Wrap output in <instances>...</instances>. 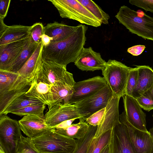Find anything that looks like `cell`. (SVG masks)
I'll list each match as a JSON object with an SVG mask.
<instances>
[{"mask_svg": "<svg viewBox=\"0 0 153 153\" xmlns=\"http://www.w3.org/2000/svg\"><path fill=\"white\" fill-rule=\"evenodd\" d=\"M142 108L147 111L153 109V100L143 95L136 99Z\"/></svg>", "mask_w": 153, "mask_h": 153, "instance_id": "8d00e7d4", "label": "cell"}, {"mask_svg": "<svg viewBox=\"0 0 153 153\" xmlns=\"http://www.w3.org/2000/svg\"><path fill=\"white\" fill-rule=\"evenodd\" d=\"M138 74L137 82L132 97L136 99L153 86V70L147 65H136Z\"/></svg>", "mask_w": 153, "mask_h": 153, "instance_id": "d6986e66", "label": "cell"}, {"mask_svg": "<svg viewBox=\"0 0 153 153\" xmlns=\"http://www.w3.org/2000/svg\"><path fill=\"white\" fill-rule=\"evenodd\" d=\"M88 9L102 23L107 25L110 19L109 15L94 1L91 0H78Z\"/></svg>", "mask_w": 153, "mask_h": 153, "instance_id": "83f0119b", "label": "cell"}, {"mask_svg": "<svg viewBox=\"0 0 153 153\" xmlns=\"http://www.w3.org/2000/svg\"><path fill=\"white\" fill-rule=\"evenodd\" d=\"M74 63L82 71H93L103 70L106 62L102 58L100 53L95 51L90 47L83 48Z\"/></svg>", "mask_w": 153, "mask_h": 153, "instance_id": "2e32d148", "label": "cell"}, {"mask_svg": "<svg viewBox=\"0 0 153 153\" xmlns=\"http://www.w3.org/2000/svg\"><path fill=\"white\" fill-rule=\"evenodd\" d=\"M113 96L111 89L107 85L94 94L74 104L81 119L85 121L96 112L105 108Z\"/></svg>", "mask_w": 153, "mask_h": 153, "instance_id": "ba28073f", "label": "cell"}, {"mask_svg": "<svg viewBox=\"0 0 153 153\" xmlns=\"http://www.w3.org/2000/svg\"><path fill=\"white\" fill-rule=\"evenodd\" d=\"M130 68L115 60L109 59L102 71L103 77L113 96L121 97L125 95Z\"/></svg>", "mask_w": 153, "mask_h": 153, "instance_id": "5b68a950", "label": "cell"}, {"mask_svg": "<svg viewBox=\"0 0 153 153\" xmlns=\"http://www.w3.org/2000/svg\"><path fill=\"white\" fill-rule=\"evenodd\" d=\"M32 140L35 147L42 153L57 152L72 153L76 144V139L58 134L52 129Z\"/></svg>", "mask_w": 153, "mask_h": 153, "instance_id": "8992f818", "label": "cell"}, {"mask_svg": "<svg viewBox=\"0 0 153 153\" xmlns=\"http://www.w3.org/2000/svg\"><path fill=\"white\" fill-rule=\"evenodd\" d=\"M10 0H1L0 1V18L4 19L7 15Z\"/></svg>", "mask_w": 153, "mask_h": 153, "instance_id": "74e56055", "label": "cell"}, {"mask_svg": "<svg viewBox=\"0 0 153 153\" xmlns=\"http://www.w3.org/2000/svg\"><path fill=\"white\" fill-rule=\"evenodd\" d=\"M44 34V27L41 23H36L31 26L30 34L34 42L38 43L41 42V36Z\"/></svg>", "mask_w": 153, "mask_h": 153, "instance_id": "836d02e7", "label": "cell"}, {"mask_svg": "<svg viewBox=\"0 0 153 153\" xmlns=\"http://www.w3.org/2000/svg\"><path fill=\"white\" fill-rule=\"evenodd\" d=\"M112 129L103 134L98 139L95 146L88 149L86 153H100L104 148L110 142Z\"/></svg>", "mask_w": 153, "mask_h": 153, "instance_id": "1f68e13d", "label": "cell"}, {"mask_svg": "<svg viewBox=\"0 0 153 153\" xmlns=\"http://www.w3.org/2000/svg\"><path fill=\"white\" fill-rule=\"evenodd\" d=\"M31 39L30 35L25 39L0 45V70L7 71Z\"/></svg>", "mask_w": 153, "mask_h": 153, "instance_id": "e0dca14e", "label": "cell"}, {"mask_svg": "<svg viewBox=\"0 0 153 153\" xmlns=\"http://www.w3.org/2000/svg\"><path fill=\"white\" fill-rule=\"evenodd\" d=\"M138 74V70L137 67L130 68L126 87V95L132 97V93L137 85Z\"/></svg>", "mask_w": 153, "mask_h": 153, "instance_id": "d6a6232c", "label": "cell"}, {"mask_svg": "<svg viewBox=\"0 0 153 153\" xmlns=\"http://www.w3.org/2000/svg\"><path fill=\"white\" fill-rule=\"evenodd\" d=\"M44 47V45L42 42L39 43L32 56L17 73L26 77H34L33 74L35 70L43 59Z\"/></svg>", "mask_w": 153, "mask_h": 153, "instance_id": "d4e9b609", "label": "cell"}, {"mask_svg": "<svg viewBox=\"0 0 153 153\" xmlns=\"http://www.w3.org/2000/svg\"><path fill=\"white\" fill-rule=\"evenodd\" d=\"M152 116H153V115H152Z\"/></svg>", "mask_w": 153, "mask_h": 153, "instance_id": "681fc988", "label": "cell"}, {"mask_svg": "<svg viewBox=\"0 0 153 153\" xmlns=\"http://www.w3.org/2000/svg\"><path fill=\"white\" fill-rule=\"evenodd\" d=\"M79 120V123L72 124L67 128H53L52 129L55 132L67 137L76 139L82 138L88 132L90 125L82 119L80 118Z\"/></svg>", "mask_w": 153, "mask_h": 153, "instance_id": "cb8c5ba5", "label": "cell"}, {"mask_svg": "<svg viewBox=\"0 0 153 153\" xmlns=\"http://www.w3.org/2000/svg\"><path fill=\"white\" fill-rule=\"evenodd\" d=\"M31 26L13 25L8 26L0 35V45L25 39L30 36Z\"/></svg>", "mask_w": 153, "mask_h": 153, "instance_id": "44dd1931", "label": "cell"}, {"mask_svg": "<svg viewBox=\"0 0 153 153\" xmlns=\"http://www.w3.org/2000/svg\"><path fill=\"white\" fill-rule=\"evenodd\" d=\"M110 144L111 153H136L127 126L120 122L112 128Z\"/></svg>", "mask_w": 153, "mask_h": 153, "instance_id": "5bb4252c", "label": "cell"}, {"mask_svg": "<svg viewBox=\"0 0 153 153\" xmlns=\"http://www.w3.org/2000/svg\"><path fill=\"white\" fill-rule=\"evenodd\" d=\"M74 84L53 85L51 88V100L49 108L56 104H69L73 92Z\"/></svg>", "mask_w": 153, "mask_h": 153, "instance_id": "603a6c76", "label": "cell"}, {"mask_svg": "<svg viewBox=\"0 0 153 153\" xmlns=\"http://www.w3.org/2000/svg\"><path fill=\"white\" fill-rule=\"evenodd\" d=\"M58 10L60 16L81 23L97 27L102 23L78 0H48Z\"/></svg>", "mask_w": 153, "mask_h": 153, "instance_id": "277c9868", "label": "cell"}, {"mask_svg": "<svg viewBox=\"0 0 153 153\" xmlns=\"http://www.w3.org/2000/svg\"><path fill=\"white\" fill-rule=\"evenodd\" d=\"M18 152L19 153H42L35 147L32 139L22 134L18 143Z\"/></svg>", "mask_w": 153, "mask_h": 153, "instance_id": "4dcf8cb0", "label": "cell"}, {"mask_svg": "<svg viewBox=\"0 0 153 153\" xmlns=\"http://www.w3.org/2000/svg\"><path fill=\"white\" fill-rule=\"evenodd\" d=\"M4 19L0 18V35L4 32L8 26L6 25L4 23Z\"/></svg>", "mask_w": 153, "mask_h": 153, "instance_id": "b9f144b4", "label": "cell"}, {"mask_svg": "<svg viewBox=\"0 0 153 153\" xmlns=\"http://www.w3.org/2000/svg\"><path fill=\"white\" fill-rule=\"evenodd\" d=\"M52 85L42 82H34L25 95L39 100L49 108L51 100Z\"/></svg>", "mask_w": 153, "mask_h": 153, "instance_id": "7402d4cb", "label": "cell"}, {"mask_svg": "<svg viewBox=\"0 0 153 153\" xmlns=\"http://www.w3.org/2000/svg\"><path fill=\"white\" fill-rule=\"evenodd\" d=\"M18 121L5 114L0 115V147L5 153H17L22 135Z\"/></svg>", "mask_w": 153, "mask_h": 153, "instance_id": "52a82bcc", "label": "cell"}, {"mask_svg": "<svg viewBox=\"0 0 153 153\" xmlns=\"http://www.w3.org/2000/svg\"><path fill=\"white\" fill-rule=\"evenodd\" d=\"M129 2L146 11L153 13V0H130Z\"/></svg>", "mask_w": 153, "mask_h": 153, "instance_id": "d590c367", "label": "cell"}, {"mask_svg": "<svg viewBox=\"0 0 153 153\" xmlns=\"http://www.w3.org/2000/svg\"><path fill=\"white\" fill-rule=\"evenodd\" d=\"M19 153L18 152V153Z\"/></svg>", "mask_w": 153, "mask_h": 153, "instance_id": "c3c4849f", "label": "cell"}, {"mask_svg": "<svg viewBox=\"0 0 153 153\" xmlns=\"http://www.w3.org/2000/svg\"><path fill=\"white\" fill-rule=\"evenodd\" d=\"M149 132L152 135L153 139V145L151 153H153V128H150Z\"/></svg>", "mask_w": 153, "mask_h": 153, "instance_id": "f6af8a7d", "label": "cell"}, {"mask_svg": "<svg viewBox=\"0 0 153 153\" xmlns=\"http://www.w3.org/2000/svg\"><path fill=\"white\" fill-rule=\"evenodd\" d=\"M143 96L153 100V86L149 90L144 93Z\"/></svg>", "mask_w": 153, "mask_h": 153, "instance_id": "7bdbcfd3", "label": "cell"}, {"mask_svg": "<svg viewBox=\"0 0 153 153\" xmlns=\"http://www.w3.org/2000/svg\"><path fill=\"white\" fill-rule=\"evenodd\" d=\"M0 153H5L2 148L0 147Z\"/></svg>", "mask_w": 153, "mask_h": 153, "instance_id": "7dc6e473", "label": "cell"}, {"mask_svg": "<svg viewBox=\"0 0 153 153\" xmlns=\"http://www.w3.org/2000/svg\"><path fill=\"white\" fill-rule=\"evenodd\" d=\"M97 128V126L90 125L89 129L85 136L82 138L76 139V144L72 153H86Z\"/></svg>", "mask_w": 153, "mask_h": 153, "instance_id": "f1b7e54d", "label": "cell"}, {"mask_svg": "<svg viewBox=\"0 0 153 153\" xmlns=\"http://www.w3.org/2000/svg\"><path fill=\"white\" fill-rule=\"evenodd\" d=\"M18 122L21 130L27 137L32 139L43 134L52 129L46 124L45 116L25 115Z\"/></svg>", "mask_w": 153, "mask_h": 153, "instance_id": "ac0fdd59", "label": "cell"}, {"mask_svg": "<svg viewBox=\"0 0 153 153\" xmlns=\"http://www.w3.org/2000/svg\"><path fill=\"white\" fill-rule=\"evenodd\" d=\"M87 28L85 25H79L74 32L66 39L51 42L48 45L44 46L43 59L66 65L74 62L85 44Z\"/></svg>", "mask_w": 153, "mask_h": 153, "instance_id": "6da1fadb", "label": "cell"}, {"mask_svg": "<svg viewBox=\"0 0 153 153\" xmlns=\"http://www.w3.org/2000/svg\"><path fill=\"white\" fill-rule=\"evenodd\" d=\"M77 27L68 25L56 22L48 23L44 27L45 34L52 39L51 42L64 40L72 34Z\"/></svg>", "mask_w": 153, "mask_h": 153, "instance_id": "ffe728a7", "label": "cell"}, {"mask_svg": "<svg viewBox=\"0 0 153 153\" xmlns=\"http://www.w3.org/2000/svg\"><path fill=\"white\" fill-rule=\"evenodd\" d=\"M46 105L44 103H41L29 106L14 111L11 113L19 116L34 115L44 116V111L46 107Z\"/></svg>", "mask_w": 153, "mask_h": 153, "instance_id": "f546056e", "label": "cell"}, {"mask_svg": "<svg viewBox=\"0 0 153 153\" xmlns=\"http://www.w3.org/2000/svg\"><path fill=\"white\" fill-rule=\"evenodd\" d=\"M33 80L34 77H26L20 74L14 82L0 93V114L11 102L29 89Z\"/></svg>", "mask_w": 153, "mask_h": 153, "instance_id": "8fae6325", "label": "cell"}, {"mask_svg": "<svg viewBox=\"0 0 153 153\" xmlns=\"http://www.w3.org/2000/svg\"><path fill=\"white\" fill-rule=\"evenodd\" d=\"M45 117L46 124L52 128L65 121L81 118L74 104L61 103L54 105L49 108Z\"/></svg>", "mask_w": 153, "mask_h": 153, "instance_id": "7c38bea8", "label": "cell"}, {"mask_svg": "<svg viewBox=\"0 0 153 153\" xmlns=\"http://www.w3.org/2000/svg\"><path fill=\"white\" fill-rule=\"evenodd\" d=\"M76 119H77L74 118L65 121L53 128H67L72 125V123Z\"/></svg>", "mask_w": 153, "mask_h": 153, "instance_id": "ab89813d", "label": "cell"}, {"mask_svg": "<svg viewBox=\"0 0 153 153\" xmlns=\"http://www.w3.org/2000/svg\"><path fill=\"white\" fill-rule=\"evenodd\" d=\"M145 48L144 45H136L128 48L127 51L133 56H137L143 53Z\"/></svg>", "mask_w": 153, "mask_h": 153, "instance_id": "f35d334b", "label": "cell"}, {"mask_svg": "<svg viewBox=\"0 0 153 153\" xmlns=\"http://www.w3.org/2000/svg\"><path fill=\"white\" fill-rule=\"evenodd\" d=\"M43 103L38 100L30 98L25 94L17 97L11 102L0 114L7 115L13 111L29 106Z\"/></svg>", "mask_w": 153, "mask_h": 153, "instance_id": "4316f807", "label": "cell"}, {"mask_svg": "<svg viewBox=\"0 0 153 153\" xmlns=\"http://www.w3.org/2000/svg\"><path fill=\"white\" fill-rule=\"evenodd\" d=\"M125 112L129 122L136 128L148 132L146 128V114L136 99L124 95L123 97Z\"/></svg>", "mask_w": 153, "mask_h": 153, "instance_id": "9a60e30c", "label": "cell"}, {"mask_svg": "<svg viewBox=\"0 0 153 153\" xmlns=\"http://www.w3.org/2000/svg\"><path fill=\"white\" fill-rule=\"evenodd\" d=\"M41 38L44 46L48 45L52 40V38L45 34L41 36Z\"/></svg>", "mask_w": 153, "mask_h": 153, "instance_id": "60d3db41", "label": "cell"}, {"mask_svg": "<svg viewBox=\"0 0 153 153\" xmlns=\"http://www.w3.org/2000/svg\"><path fill=\"white\" fill-rule=\"evenodd\" d=\"M66 66L42 59L34 73L33 82H40L52 86L74 84L73 74L67 71Z\"/></svg>", "mask_w": 153, "mask_h": 153, "instance_id": "3957f363", "label": "cell"}, {"mask_svg": "<svg viewBox=\"0 0 153 153\" xmlns=\"http://www.w3.org/2000/svg\"><path fill=\"white\" fill-rule=\"evenodd\" d=\"M38 44L34 42L31 37L30 42L26 46L7 71L17 73L32 56Z\"/></svg>", "mask_w": 153, "mask_h": 153, "instance_id": "484cf974", "label": "cell"}, {"mask_svg": "<svg viewBox=\"0 0 153 153\" xmlns=\"http://www.w3.org/2000/svg\"><path fill=\"white\" fill-rule=\"evenodd\" d=\"M100 153H111L110 141V143L104 148Z\"/></svg>", "mask_w": 153, "mask_h": 153, "instance_id": "ee69618b", "label": "cell"}, {"mask_svg": "<svg viewBox=\"0 0 153 153\" xmlns=\"http://www.w3.org/2000/svg\"><path fill=\"white\" fill-rule=\"evenodd\" d=\"M120 121L128 128L129 135L136 153H151L153 145L152 137L149 132L139 130L128 121L125 111L119 115Z\"/></svg>", "mask_w": 153, "mask_h": 153, "instance_id": "30bf717a", "label": "cell"}, {"mask_svg": "<svg viewBox=\"0 0 153 153\" xmlns=\"http://www.w3.org/2000/svg\"><path fill=\"white\" fill-rule=\"evenodd\" d=\"M120 97L113 96L105 108V111L100 123L97 126L92 141L97 142L103 134L120 123L119 105Z\"/></svg>", "mask_w": 153, "mask_h": 153, "instance_id": "4fadbf2b", "label": "cell"}, {"mask_svg": "<svg viewBox=\"0 0 153 153\" xmlns=\"http://www.w3.org/2000/svg\"><path fill=\"white\" fill-rule=\"evenodd\" d=\"M105 108L96 112L87 118L85 121L90 125L94 126H97L103 117L105 111Z\"/></svg>", "mask_w": 153, "mask_h": 153, "instance_id": "e575fe53", "label": "cell"}, {"mask_svg": "<svg viewBox=\"0 0 153 153\" xmlns=\"http://www.w3.org/2000/svg\"><path fill=\"white\" fill-rule=\"evenodd\" d=\"M107 85L103 77L100 76L75 82L69 104H75L94 94Z\"/></svg>", "mask_w": 153, "mask_h": 153, "instance_id": "9c48e42d", "label": "cell"}, {"mask_svg": "<svg viewBox=\"0 0 153 153\" xmlns=\"http://www.w3.org/2000/svg\"><path fill=\"white\" fill-rule=\"evenodd\" d=\"M115 16L132 33L153 41V18L125 5L120 7Z\"/></svg>", "mask_w": 153, "mask_h": 153, "instance_id": "7a4b0ae2", "label": "cell"}, {"mask_svg": "<svg viewBox=\"0 0 153 153\" xmlns=\"http://www.w3.org/2000/svg\"><path fill=\"white\" fill-rule=\"evenodd\" d=\"M48 153H70L68 152H52Z\"/></svg>", "mask_w": 153, "mask_h": 153, "instance_id": "bcb514c9", "label": "cell"}]
</instances>
